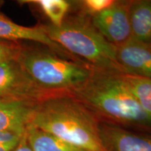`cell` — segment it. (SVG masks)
Returning a JSON list of instances; mask_svg holds the SVG:
<instances>
[{"mask_svg":"<svg viewBox=\"0 0 151 151\" xmlns=\"http://www.w3.org/2000/svg\"><path fill=\"white\" fill-rule=\"evenodd\" d=\"M27 1L39 6L50 19L51 24L58 27L64 22L71 5L70 1L66 0H34Z\"/></svg>","mask_w":151,"mask_h":151,"instance_id":"obj_14","label":"cell"},{"mask_svg":"<svg viewBox=\"0 0 151 151\" xmlns=\"http://www.w3.org/2000/svg\"><path fill=\"white\" fill-rule=\"evenodd\" d=\"M132 39L151 47V0L129 1Z\"/></svg>","mask_w":151,"mask_h":151,"instance_id":"obj_11","label":"cell"},{"mask_svg":"<svg viewBox=\"0 0 151 151\" xmlns=\"http://www.w3.org/2000/svg\"><path fill=\"white\" fill-rule=\"evenodd\" d=\"M21 46L16 43L0 41V62L16 58Z\"/></svg>","mask_w":151,"mask_h":151,"instance_id":"obj_17","label":"cell"},{"mask_svg":"<svg viewBox=\"0 0 151 151\" xmlns=\"http://www.w3.org/2000/svg\"><path fill=\"white\" fill-rule=\"evenodd\" d=\"M129 5V1H116L110 8L90 18L94 27L116 47L132 39Z\"/></svg>","mask_w":151,"mask_h":151,"instance_id":"obj_6","label":"cell"},{"mask_svg":"<svg viewBox=\"0 0 151 151\" xmlns=\"http://www.w3.org/2000/svg\"><path fill=\"white\" fill-rule=\"evenodd\" d=\"M47 35L68 53L94 69L122 71L117 63L116 47L82 13L67 16L60 26L44 25Z\"/></svg>","mask_w":151,"mask_h":151,"instance_id":"obj_3","label":"cell"},{"mask_svg":"<svg viewBox=\"0 0 151 151\" xmlns=\"http://www.w3.org/2000/svg\"><path fill=\"white\" fill-rule=\"evenodd\" d=\"M122 76L138 103L151 118V78L124 73Z\"/></svg>","mask_w":151,"mask_h":151,"instance_id":"obj_13","label":"cell"},{"mask_svg":"<svg viewBox=\"0 0 151 151\" xmlns=\"http://www.w3.org/2000/svg\"><path fill=\"white\" fill-rule=\"evenodd\" d=\"M0 3H1V1H0Z\"/></svg>","mask_w":151,"mask_h":151,"instance_id":"obj_20","label":"cell"},{"mask_svg":"<svg viewBox=\"0 0 151 151\" xmlns=\"http://www.w3.org/2000/svg\"><path fill=\"white\" fill-rule=\"evenodd\" d=\"M18 144L0 145V151H11L16 148Z\"/></svg>","mask_w":151,"mask_h":151,"instance_id":"obj_19","label":"cell"},{"mask_svg":"<svg viewBox=\"0 0 151 151\" xmlns=\"http://www.w3.org/2000/svg\"><path fill=\"white\" fill-rule=\"evenodd\" d=\"M17 61L37 86L50 94L71 93L91 76L93 68L47 48H22Z\"/></svg>","mask_w":151,"mask_h":151,"instance_id":"obj_4","label":"cell"},{"mask_svg":"<svg viewBox=\"0 0 151 151\" xmlns=\"http://www.w3.org/2000/svg\"><path fill=\"white\" fill-rule=\"evenodd\" d=\"M11 151H33L28 145L27 139H26L25 133H24L23 137L22 138L21 141L18 143V146Z\"/></svg>","mask_w":151,"mask_h":151,"instance_id":"obj_18","label":"cell"},{"mask_svg":"<svg viewBox=\"0 0 151 151\" xmlns=\"http://www.w3.org/2000/svg\"><path fill=\"white\" fill-rule=\"evenodd\" d=\"M0 40L35 41L48 47L62 57L79 61L49 38L44 25H38L32 27H24L15 23L1 14H0Z\"/></svg>","mask_w":151,"mask_h":151,"instance_id":"obj_9","label":"cell"},{"mask_svg":"<svg viewBox=\"0 0 151 151\" xmlns=\"http://www.w3.org/2000/svg\"><path fill=\"white\" fill-rule=\"evenodd\" d=\"M76 3L81 9V13L92 18L114 4L115 0H83Z\"/></svg>","mask_w":151,"mask_h":151,"instance_id":"obj_15","label":"cell"},{"mask_svg":"<svg viewBox=\"0 0 151 151\" xmlns=\"http://www.w3.org/2000/svg\"><path fill=\"white\" fill-rule=\"evenodd\" d=\"M25 130H4L0 131V145L18 144L25 133Z\"/></svg>","mask_w":151,"mask_h":151,"instance_id":"obj_16","label":"cell"},{"mask_svg":"<svg viewBox=\"0 0 151 151\" xmlns=\"http://www.w3.org/2000/svg\"><path fill=\"white\" fill-rule=\"evenodd\" d=\"M99 134L107 151H151V132L138 133L121 126L100 122Z\"/></svg>","mask_w":151,"mask_h":151,"instance_id":"obj_7","label":"cell"},{"mask_svg":"<svg viewBox=\"0 0 151 151\" xmlns=\"http://www.w3.org/2000/svg\"><path fill=\"white\" fill-rule=\"evenodd\" d=\"M50 94L38 88L16 58L0 62V98L37 102Z\"/></svg>","mask_w":151,"mask_h":151,"instance_id":"obj_5","label":"cell"},{"mask_svg":"<svg viewBox=\"0 0 151 151\" xmlns=\"http://www.w3.org/2000/svg\"><path fill=\"white\" fill-rule=\"evenodd\" d=\"M116 60L122 73L151 78V47L131 39L116 47Z\"/></svg>","mask_w":151,"mask_h":151,"instance_id":"obj_8","label":"cell"},{"mask_svg":"<svg viewBox=\"0 0 151 151\" xmlns=\"http://www.w3.org/2000/svg\"><path fill=\"white\" fill-rule=\"evenodd\" d=\"M25 137L33 151H85L30 124L26 128Z\"/></svg>","mask_w":151,"mask_h":151,"instance_id":"obj_12","label":"cell"},{"mask_svg":"<svg viewBox=\"0 0 151 151\" xmlns=\"http://www.w3.org/2000/svg\"><path fill=\"white\" fill-rule=\"evenodd\" d=\"M71 94L100 122L151 132V118L134 97L121 72L94 69L90 78Z\"/></svg>","mask_w":151,"mask_h":151,"instance_id":"obj_1","label":"cell"},{"mask_svg":"<svg viewBox=\"0 0 151 151\" xmlns=\"http://www.w3.org/2000/svg\"><path fill=\"white\" fill-rule=\"evenodd\" d=\"M36 103L29 100L0 98V131L25 130Z\"/></svg>","mask_w":151,"mask_h":151,"instance_id":"obj_10","label":"cell"},{"mask_svg":"<svg viewBox=\"0 0 151 151\" xmlns=\"http://www.w3.org/2000/svg\"><path fill=\"white\" fill-rule=\"evenodd\" d=\"M99 123L69 92L50 94L36 103L29 122L85 151H107L100 137Z\"/></svg>","mask_w":151,"mask_h":151,"instance_id":"obj_2","label":"cell"}]
</instances>
